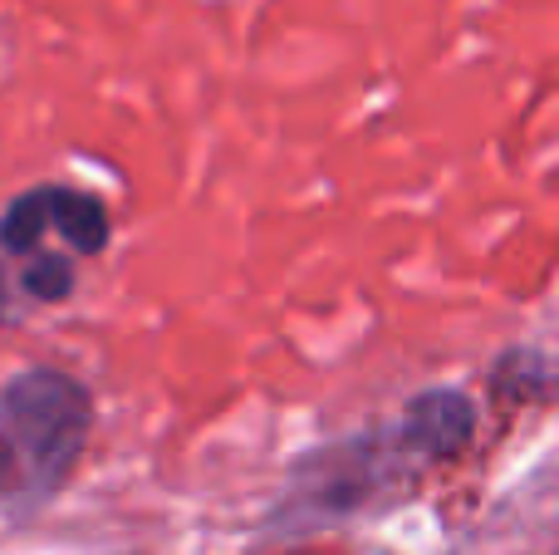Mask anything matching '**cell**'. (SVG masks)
I'll use <instances>...</instances> for the list:
<instances>
[{"mask_svg":"<svg viewBox=\"0 0 559 555\" xmlns=\"http://www.w3.org/2000/svg\"><path fill=\"white\" fill-rule=\"evenodd\" d=\"M88 393L55 369H29L0 389V497L45 501L88 438Z\"/></svg>","mask_w":559,"mask_h":555,"instance_id":"6da1fadb","label":"cell"},{"mask_svg":"<svg viewBox=\"0 0 559 555\" xmlns=\"http://www.w3.org/2000/svg\"><path fill=\"white\" fill-rule=\"evenodd\" d=\"M49 232L79 256L104 251L108 241V212L98 197L69 192V187H39L25 192L5 216H0V246L15 256H39Z\"/></svg>","mask_w":559,"mask_h":555,"instance_id":"7a4b0ae2","label":"cell"},{"mask_svg":"<svg viewBox=\"0 0 559 555\" xmlns=\"http://www.w3.org/2000/svg\"><path fill=\"white\" fill-rule=\"evenodd\" d=\"M0 310H5V281H0Z\"/></svg>","mask_w":559,"mask_h":555,"instance_id":"3957f363","label":"cell"}]
</instances>
